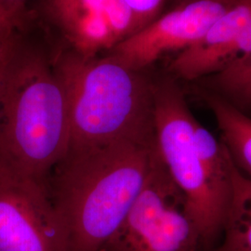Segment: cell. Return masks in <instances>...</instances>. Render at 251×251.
<instances>
[{"label":"cell","mask_w":251,"mask_h":251,"mask_svg":"<svg viewBox=\"0 0 251 251\" xmlns=\"http://www.w3.org/2000/svg\"><path fill=\"white\" fill-rule=\"evenodd\" d=\"M220 251V250H219V249H218V248H217V247H216V248H214V249H213V250H212V251Z\"/></svg>","instance_id":"obj_20"},{"label":"cell","mask_w":251,"mask_h":251,"mask_svg":"<svg viewBox=\"0 0 251 251\" xmlns=\"http://www.w3.org/2000/svg\"><path fill=\"white\" fill-rule=\"evenodd\" d=\"M154 148L155 138L68 149L47 186L70 251H99L117 231L144 187Z\"/></svg>","instance_id":"obj_1"},{"label":"cell","mask_w":251,"mask_h":251,"mask_svg":"<svg viewBox=\"0 0 251 251\" xmlns=\"http://www.w3.org/2000/svg\"><path fill=\"white\" fill-rule=\"evenodd\" d=\"M69 140L65 94L52 63L19 36L0 93V160L47 183Z\"/></svg>","instance_id":"obj_2"},{"label":"cell","mask_w":251,"mask_h":251,"mask_svg":"<svg viewBox=\"0 0 251 251\" xmlns=\"http://www.w3.org/2000/svg\"><path fill=\"white\" fill-rule=\"evenodd\" d=\"M6 4H8L9 7H11L12 9H16L20 12H23V13H28V10H27V2L29 0H3Z\"/></svg>","instance_id":"obj_16"},{"label":"cell","mask_w":251,"mask_h":251,"mask_svg":"<svg viewBox=\"0 0 251 251\" xmlns=\"http://www.w3.org/2000/svg\"><path fill=\"white\" fill-rule=\"evenodd\" d=\"M55 20L74 51L89 58L144 29L124 0H74Z\"/></svg>","instance_id":"obj_9"},{"label":"cell","mask_w":251,"mask_h":251,"mask_svg":"<svg viewBox=\"0 0 251 251\" xmlns=\"http://www.w3.org/2000/svg\"><path fill=\"white\" fill-rule=\"evenodd\" d=\"M29 14L12 9L0 0V50H5L25 29Z\"/></svg>","instance_id":"obj_13"},{"label":"cell","mask_w":251,"mask_h":251,"mask_svg":"<svg viewBox=\"0 0 251 251\" xmlns=\"http://www.w3.org/2000/svg\"><path fill=\"white\" fill-rule=\"evenodd\" d=\"M153 126L162 161L183 192L206 251L222 237L229 203L206 178L194 140L193 116L183 91L171 75L153 78Z\"/></svg>","instance_id":"obj_4"},{"label":"cell","mask_w":251,"mask_h":251,"mask_svg":"<svg viewBox=\"0 0 251 251\" xmlns=\"http://www.w3.org/2000/svg\"><path fill=\"white\" fill-rule=\"evenodd\" d=\"M13 43H14V42H13ZM12 45H13V44H12ZM11 46L9 47V49L7 50V52L4 54V55L2 56V58L0 59V93H1L3 79H4V75H5V72H6V67H7V63H8L9 50H10Z\"/></svg>","instance_id":"obj_17"},{"label":"cell","mask_w":251,"mask_h":251,"mask_svg":"<svg viewBox=\"0 0 251 251\" xmlns=\"http://www.w3.org/2000/svg\"><path fill=\"white\" fill-rule=\"evenodd\" d=\"M202 98L215 116L233 164L251 179V117L213 92L204 91Z\"/></svg>","instance_id":"obj_10"},{"label":"cell","mask_w":251,"mask_h":251,"mask_svg":"<svg viewBox=\"0 0 251 251\" xmlns=\"http://www.w3.org/2000/svg\"><path fill=\"white\" fill-rule=\"evenodd\" d=\"M12 44H13V43H12ZM12 44H11V45H12ZM11 45H10V46H11ZM10 46H9V47H10ZM9 48H7V49H5V50H0V59H1V58H2V56H3V55H4V54H5V53H6V52H7V50H9Z\"/></svg>","instance_id":"obj_18"},{"label":"cell","mask_w":251,"mask_h":251,"mask_svg":"<svg viewBox=\"0 0 251 251\" xmlns=\"http://www.w3.org/2000/svg\"><path fill=\"white\" fill-rule=\"evenodd\" d=\"M214 92L233 106L251 110V51L228 64L209 79Z\"/></svg>","instance_id":"obj_12"},{"label":"cell","mask_w":251,"mask_h":251,"mask_svg":"<svg viewBox=\"0 0 251 251\" xmlns=\"http://www.w3.org/2000/svg\"><path fill=\"white\" fill-rule=\"evenodd\" d=\"M124 2L144 28L152 23L160 10L164 0H124Z\"/></svg>","instance_id":"obj_14"},{"label":"cell","mask_w":251,"mask_h":251,"mask_svg":"<svg viewBox=\"0 0 251 251\" xmlns=\"http://www.w3.org/2000/svg\"><path fill=\"white\" fill-rule=\"evenodd\" d=\"M74 0H48V8L54 19L57 18L67 9Z\"/></svg>","instance_id":"obj_15"},{"label":"cell","mask_w":251,"mask_h":251,"mask_svg":"<svg viewBox=\"0 0 251 251\" xmlns=\"http://www.w3.org/2000/svg\"><path fill=\"white\" fill-rule=\"evenodd\" d=\"M51 63L65 94L69 148L154 141L153 77L146 71L74 50Z\"/></svg>","instance_id":"obj_3"},{"label":"cell","mask_w":251,"mask_h":251,"mask_svg":"<svg viewBox=\"0 0 251 251\" xmlns=\"http://www.w3.org/2000/svg\"><path fill=\"white\" fill-rule=\"evenodd\" d=\"M0 251H70L47 183L0 160Z\"/></svg>","instance_id":"obj_6"},{"label":"cell","mask_w":251,"mask_h":251,"mask_svg":"<svg viewBox=\"0 0 251 251\" xmlns=\"http://www.w3.org/2000/svg\"><path fill=\"white\" fill-rule=\"evenodd\" d=\"M238 0H191L181 3L110 50L126 67L146 71L168 51L185 50L205 35Z\"/></svg>","instance_id":"obj_7"},{"label":"cell","mask_w":251,"mask_h":251,"mask_svg":"<svg viewBox=\"0 0 251 251\" xmlns=\"http://www.w3.org/2000/svg\"><path fill=\"white\" fill-rule=\"evenodd\" d=\"M99 251H206L188 200L162 161L156 144L144 187Z\"/></svg>","instance_id":"obj_5"},{"label":"cell","mask_w":251,"mask_h":251,"mask_svg":"<svg viewBox=\"0 0 251 251\" xmlns=\"http://www.w3.org/2000/svg\"><path fill=\"white\" fill-rule=\"evenodd\" d=\"M251 51V0H238L200 39L182 50L169 70L175 79L198 80L214 75Z\"/></svg>","instance_id":"obj_8"},{"label":"cell","mask_w":251,"mask_h":251,"mask_svg":"<svg viewBox=\"0 0 251 251\" xmlns=\"http://www.w3.org/2000/svg\"><path fill=\"white\" fill-rule=\"evenodd\" d=\"M179 2V4H181V3H184V2H188V1H191V0H178Z\"/></svg>","instance_id":"obj_19"},{"label":"cell","mask_w":251,"mask_h":251,"mask_svg":"<svg viewBox=\"0 0 251 251\" xmlns=\"http://www.w3.org/2000/svg\"><path fill=\"white\" fill-rule=\"evenodd\" d=\"M229 154V153H228ZM232 191L221 251H251V179L239 171L230 155Z\"/></svg>","instance_id":"obj_11"}]
</instances>
